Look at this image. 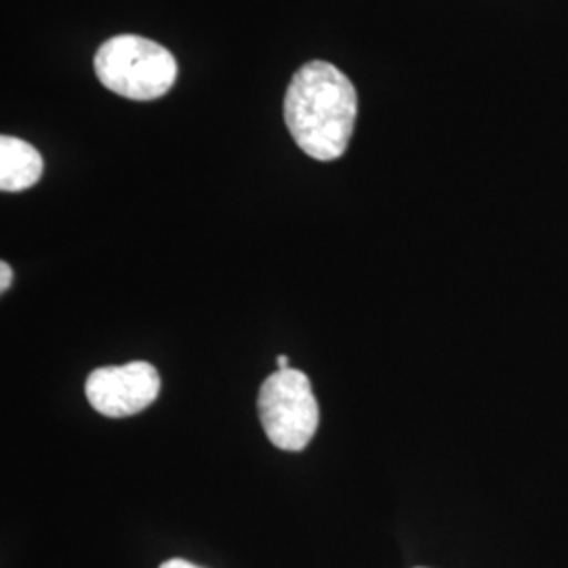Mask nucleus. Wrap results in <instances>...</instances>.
<instances>
[{"mask_svg": "<svg viewBox=\"0 0 568 568\" xmlns=\"http://www.w3.org/2000/svg\"><path fill=\"white\" fill-rule=\"evenodd\" d=\"M286 129L305 154L328 163L342 159L358 116V93L339 68L307 61L284 93Z\"/></svg>", "mask_w": 568, "mask_h": 568, "instance_id": "f257e3e1", "label": "nucleus"}, {"mask_svg": "<svg viewBox=\"0 0 568 568\" xmlns=\"http://www.w3.org/2000/svg\"><path fill=\"white\" fill-rule=\"evenodd\" d=\"M93 65L108 91L133 102L161 100L180 74L178 60L166 47L135 34L103 42Z\"/></svg>", "mask_w": 568, "mask_h": 568, "instance_id": "f03ea898", "label": "nucleus"}, {"mask_svg": "<svg viewBox=\"0 0 568 568\" xmlns=\"http://www.w3.org/2000/svg\"><path fill=\"white\" fill-rule=\"evenodd\" d=\"M257 406L265 436L281 450H304L318 429L321 410L314 389L297 368L270 375L260 389Z\"/></svg>", "mask_w": 568, "mask_h": 568, "instance_id": "7ed1b4c3", "label": "nucleus"}, {"mask_svg": "<svg viewBox=\"0 0 568 568\" xmlns=\"http://www.w3.org/2000/svg\"><path fill=\"white\" fill-rule=\"evenodd\" d=\"M87 400L105 417L121 419L145 410L161 394V375L150 363L102 366L87 379Z\"/></svg>", "mask_w": 568, "mask_h": 568, "instance_id": "20e7f679", "label": "nucleus"}, {"mask_svg": "<svg viewBox=\"0 0 568 568\" xmlns=\"http://www.w3.org/2000/svg\"><path fill=\"white\" fill-rule=\"evenodd\" d=\"M44 171L41 152L20 138H0V190L23 192L39 182Z\"/></svg>", "mask_w": 568, "mask_h": 568, "instance_id": "39448f33", "label": "nucleus"}, {"mask_svg": "<svg viewBox=\"0 0 568 568\" xmlns=\"http://www.w3.org/2000/svg\"><path fill=\"white\" fill-rule=\"evenodd\" d=\"M11 283H13V270L7 262H2L0 264V291L4 293L11 286Z\"/></svg>", "mask_w": 568, "mask_h": 568, "instance_id": "423d86ee", "label": "nucleus"}, {"mask_svg": "<svg viewBox=\"0 0 568 568\" xmlns=\"http://www.w3.org/2000/svg\"><path fill=\"white\" fill-rule=\"evenodd\" d=\"M161 568H201L196 567V565H192V562H187V560H182V558H171V560H166L164 565H161Z\"/></svg>", "mask_w": 568, "mask_h": 568, "instance_id": "0eeeda50", "label": "nucleus"}, {"mask_svg": "<svg viewBox=\"0 0 568 568\" xmlns=\"http://www.w3.org/2000/svg\"><path fill=\"white\" fill-rule=\"evenodd\" d=\"M276 365H278V371H284V368H291V366H288V358H286L284 354H281V356L276 358Z\"/></svg>", "mask_w": 568, "mask_h": 568, "instance_id": "6e6552de", "label": "nucleus"}]
</instances>
